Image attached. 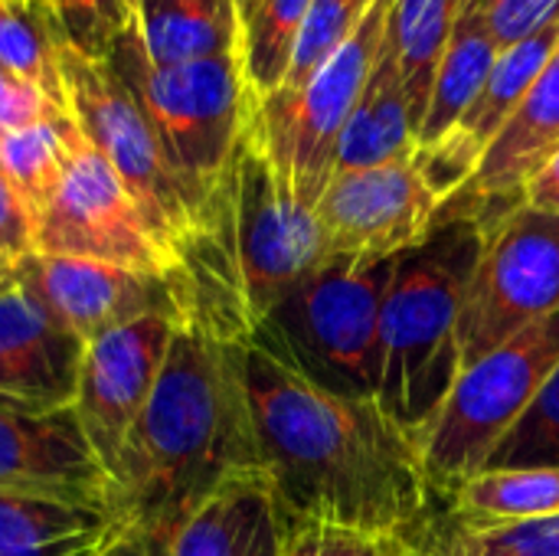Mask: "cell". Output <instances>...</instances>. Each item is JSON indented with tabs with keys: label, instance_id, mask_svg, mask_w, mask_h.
<instances>
[{
	"label": "cell",
	"instance_id": "cell-42",
	"mask_svg": "<svg viewBox=\"0 0 559 556\" xmlns=\"http://www.w3.org/2000/svg\"><path fill=\"white\" fill-rule=\"evenodd\" d=\"M26 3H33L36 10H43V13H52V16H56V0H26Z\"/></svg>",
	"mask_w": 559,
	"mask_h": 556
},
{
	"label": "cell",
	"instance_id": "cell-15",
	"mask_svg": "<svg viewBox=\"0 0 559 556\" xmlns=\"http://www.w3.org/2000/svg\"><path fill=\"white\" fill-rule=\"evenodd\" d=\"M0 492L118 508V485L72 406L0 400Z\"/></svg>",
	"mask_w": 559,
	"mask_h": 556
},
{
	"label": "cell",
	"instance_id": "cell-43",
	"mask_svg": "<svg viewBox=\"0 0 559 556\" xmlns=\"http://www.w3.org/2000/svg\"><path fill=\"white\" fill-rule=\"evenodd\" d=\"M491 0H465V13H481Z\"/></svg>",
	"mask_w": 559,
	"mask_h": 556
},
{
	"label": "cell",
	"instance_id": "cell-44",
	"mask_svg": "<svg viewBox=\"0 0 559 556\" xmlns=\"http://www.w3.org/2000/svg\"><path fill=\"white\" fill-rule=\"evenodd\" d=\"M255 7V0H239V16H246Z\"/></svg>",
	"mask_w": 559,
	"mask_h": 556
},
{
	"label": "cell",
	"instance_id": "cell-37",
	"mask_svg": "<svg viewBox=\"0 0 559 556\" xmlns=\"http://www.w3.org/2000/svg\"><path fill=\"white\" fill-rule=\"evenodd\" d=\"M521 203H527L534 210L559 213V147L547 157V164L524 184Z\"/></svg>",
	"mask_w": 559,
	"mask_h": 556
},
{
	"label": "cell",
	"instance_id": "cell-41",
	"mask_svg": "<svg viewBox=\"0 0 559 556\" xmlns=\"http://www.w3.org/2000/svg\"><path fill=\"white\" fill-rule=\"evenodd\" d=\"M16 288V259L0 256V295Z\"/></svg>",
	"mask_w": 559,
	"mask_h": 556
},
{
	"label": "cell",
	"instance_id": "cell-21",
	"mask_svg": "<svg viewBox=\"0 0 559 556\" xmlns=\"http://www.w3.org/2000/svg\"><path fill=\"white\" fill-rule=\"evenodd\" d=\"M416 138H419V128L409 111L403 72H400V62L383 36V49H380V56L370 69V79L350 111V121L341 134L334 174L409 161L419 147Z\"/></svg>",
	"mask_w": 559,
	"mask_h": 556
},
{
	"label": "cell",
	"instance_id": "cell-45",
	"mask_svg": "<svg viewBox=\"0 0 559 556\" xmlns=\"http://www.w3.org/2000/svg\"><path fill=\"white\" fill-rule=\"evenodd\" d=\"M406 556H416V554H413V551H409V547H406Z\"/></svg>",
	"mask_w": 559,
	"mask_h": 556
},
{
	"label": "cell",
	"instance_id": "cell-29",
	"mask_svg": "<svg viewBox=\"0 0 559 556\" xmlns=\"http://www.w3.org/2000/svg\"><path fill=\"white\" fill-rule=\"evenodd\" d=\"M373 3L377 0H311V10L295 43L288 75L278 92L295 95L331 59V52H337L354 36V29L364 23Z\"/></svg>",
	"mask_w": 559,
	"mask_h": 556
},
{
	"label": "cell",
	"instance_id": "cell-31",
	"mask_svg": "<svg viewBox=\"0 0 559 556\" xmlns=\"http://www.w3.org/2000/svg\"><path fill=\"white\" fill-rule=\"evenodd\" d=\"M56 20L75 52L102 62L134 26V0H56Z\"/></svg>",
	"mask_w": 559,
	"mask_h": 556
},
{
	"label": "cell",
	"instance_id": "cell-18",
	"mask_svg": "<svg viewBox=\"0 0 559 556\" xmlns=\"http://www.w3.org/2000/svg\"><path fill=\"white\" fill-rule=\"evenodd\" d=\"M85 344L62 331L20 288L0 295V400L72 406Z\"/></svg>",
	"mask_w": 559,
	"mask_h": 556
},
{
	"label": "cell",
	"instance_id": "cell-7",
	"mask_svg": "<svg viewBox=\"0 0 559 556\" xmlns=\"http://www.w3.org/2000/svg\"><path fill=\"white\" fill-rule=\"evenodd\" d=\"M557 367L559 311H554L459 374L439 413L416 436L426 472L442 498L485 469L495 446Z\"/></svg>",
	"mask_w": 559,
	"mask_h": 556
},
{
	"label": "cell",
	"instance_id": "cell-26",
	"mask_svg": "<svg viewBox=\"0 0 559 556\" xmlns=\"http://www.w3.org/2000/svg\"><path fill=\"white\" fill-rule=\"evenodd\" d=\"M82 144L85 134L69 111H56L0 138V167L29 203L33 216L52 203Z\"/></svg>",
	"mask_w": 559,
	"mask_h": 556
},
{
	"label": "cell",
	"instance_id": "cell-19",
	"mask_svg": "<svg viewBox=\"0 0 559 556\" xmlns=\"http://www.w3.org/2000/svg\"><path fill=\"white\" fill-rule=\"evenodd\" d=\"M128 531L118 508L0 492V556H102Z\"/></svg>",
	"mask_w": 559,
	"mask_h": 556
},
{
	"label": "cell",
	"instance_id": "cell-1",
	"mask_svg": "<svg viewBox=\"0 0 559 556\" xmlns=\"http://www.w3.org/2000/svg\"><path fill=\"white\" fill-rule=\"evenodd\" d=\"M239 370L288 537L409 544L439 514L419 442L377 400L328 393L252 338L239 341Z\"/></svg>",
	"mask_w": 559,
	"mask_h": 556
},
{
	"label": "cell",
	"instance_id": "cell-9",
	"mask_svg": "<svg viewBox=\"0 0 559 556\" xmlns=\"http://www.w3.org/2000/svg\"><path fill=\"white\" fill-rule=\"evenodd\" d=\"M229 242L249 331L331 259L314 210L275 174L252 118L229 170Z\"/></svg>",
	"mask_w": 559,
	"mask_h": 556
},
{
	"label": "cell",
	"instance_id": "cell-35",
	"mask_svg": "<svg viewBox=\"0 0 559 556\" xmlns=\"http://www.w3.org/2000/svg\"><path fill=\"white\" fill-rule=\"evenodd\" d=\"M56 111H62V108H56L33 85L20 82L13 72H7L0 66V138L16 131V128L33 125V121H43Z\"/></svg>",
	"mask_w": 559,
	"mask_h": 556
},
{
	"label": "cell",
	"instance_id": "cell-32",
	"mask_svg": "<svg viewBox=\"0 0 559 556\" xmlns=\"http://www.w3.org/2000/svg\"><path fill=\"white\" fill-rule=\"evenodd\" d=\"M455 528H459L465 551L472 556H559V514L540 518V521L481 528V531H472L459 521H455Z\"/></svg>",
	"mask_w": 559,
	"mask_h": 556
},
{
	"label": "cell",
	"instance_id": "cell-27",
	"mask_svg": "<svg viewBox=\"0 0 559 556\" xmlns=\"http://www.w3.org/2000/svg\"><path fill=\"white\" fill-rule=\"evenodd\" d=\"M62 39L66 36L52 13L36 10L26 0H0V66L33 85L56 108L69 111L59 69Z\"/></svg>",
	"mask_w": 559,
	"mask_h": 556
},
{
	"label": "cell",
	"instance_id": "cell-20",
	"mask_svg": "<svg viewBox=\"0 0 559 556\" xmlns=\"http://www.w3.org/2000/svg\"><path fill=\"white\" fill-rule=\"evenodd\" d=\"M288 528L265 478L213 495L177 534L167 556H285Z\"/></svg>",
	"mask_w": 559,
	"mask_h": 556
},
{
	"label": "cell",
	"instance_id": "cell-2",
	"mask_svg": "<svg viewBox=\"0 0 559 556\" xmlns=\"http://www.w3.org/2000/svg\"><path fill=\"white\" fill-rule=\"evenodd\" d=\"M265 478L239 370V341L177 324L160 380L118 469V508L154 556L223 488ZM269 482V478H265Z\"/></svg>",
	"mask_w": 559,
	"mask_h": 556
},
{
	"label": "cell",
	"instance_id": "cell-39",
	"mask_svg": "<svg viewBox=\"0 0 559 556\" xmlns=\"http://www.w3.org/2000/svg\"><path fill=\"white\" fill-rule=\"evenodd\" d=\"M285 556H334L328 534H298L288 541Z\"/></svg>",
	"mask_w": 559,
	"mask_h": 556
},
{
	"label": "cell",
	"instance_id": "cell-11",
	"mask_svg": "<svg viewBox=\"0 0 559 556\" xmlns=\"http://www.w3.org/2000/svg\"><path fill=\"white\" fill-rule=\"evenodd\" d=\"M33 252L95 259L138 272L170 275L180 279L193 295L183 262L160 242L124 184L88 141L79 147L52 203L36 216Z\"/></svg>",
	"mask_w": 559,
	"mask_h": 556
},
{
	"label": "cell",
	"instance_id": "cell-16",
	"mask_svg": "<svg viewBox=\"0 0 559 556\" xmlns=\"http://www.w3.org/2000/svg\"><path fill=\"white\" fill-rule=\"evenodd\" d=\"M559 49V23H550L527 39L508 46L498 52L491 75L465 118L432 147H419L413 154L419 174L436 190V197L445 203L452 193L465 187V180L475 174L481 154L491 147V141L501 134V128L511 121V115L521 108L534 82L540 79L544 66Z\"/></svg>",
	"mask_w": 559,
	"mask_h": 556
},
{
	"label": "cell",
	"instance_id": "cell-3",
	"mask_svg": "<svg viewBox=\"0 0 559 556\" xmlns=\"http://www.w3.org/2000/svg\"><path fill=\"white\" fill-rule=\"evenodd\" d=\"M485 226L475 216L436 229L396 259L380 324L377 403L416 439L462 374L459 315L481 256Z\"/></svg>",
	"mask_w": 559,
	"mask_h": 556
},
{
	"label": "cell",
	"instance_id": "cell-28",
	"mask_svg": "<svg viewBox=\"0 0 559 556\" xmlns=\"http://www.w3.org/2000/svg\"><path fill=\"white\" fill-rule=\"evenodd\" d=\"M308 10L311 0H255V7L242 16L239 59L246 85L255 98H269L282 88Z\"/></svg>",
	"mask_w": 559,
	"mask_h": 556
},
{
	"label": "cell",
	"instance_id": "cell-25",
	"mask_svg": "<svg viewBox=\"0 0 559 556\" xmlns=\"http://www.w3.org/2000/svg\"><path fill=\"white\" fill-rule=\"evenodd\" d=\"M501 46L491 36L481 13H462L452 33V43L442 56V66L436 72V85L429 95L426 118L419 125V147L439 144L472 108L478 92L485 88L491 66L498 59ZM416 147V151H419Z\"/></svg>",
	"mask_w": 559,
	"mask_h": 556
},
{
	"label": "cell",
	"instance_id": "cell-34",
	"mask_svg": "<svg viewBox=\"0 0 559 556\" xmlns=\"http://www.w3.org/2000/svg\"><path fill=\"white\" fill-rule=\"evenodd\" d=\"M36 249V216L0 167V256L23 259Z\"/></svg>",
	"mask_w": 559,
	"mask_h": 556
},
{
	"label": "cell",
	"instance_id": "cell-10",
	"mask_svg": "<svg viewBox=\"0 0 559 556\" xmlns=\"http://www.w3.org/2000/svg\"><path fill=\"white\" fill-rule=\"evenodd\" d=\"M485 226L462 315V370L559 311V213L511 206Z\"/></svg>",
	"mask_w": 559,
	"mask_h": 556
},
{
	"label": "cell",
	"instance_id": "cell-12",
	"mask_svg": "<svg viewBox=\"0 0 559 556\" xmlns=\"http://www.w3.org/2000/svg\"><path fill=\"white\" fill-rule=\"evenodd\" d=\"M16 288L85 347L144 318L197 321V301L180 279L95 259L29 252L16 262Z\"/></svg>",
	"mask_w": 559,
	"mask_h": 556
},
{
	"label": "cell",
	"instance_id": "cell-23",
	"mask_svg": "<svg viewBox=\"0 0 559 556\" xmlns=\"http://www.w3.org/2000/svg\"><path fill=\"white\" fill-rule=\"evenodd\" d=\"M465 0H393L386 13V46L393 49L416 128L426 118L436 72L452 43ZM419 144V141H416Z\"/></svg>",
	"mask_w": 559,
	"mask_h": 556
},
{
	"label": "cell",
	"instance_id": "cell-22",
	"mask_svg": "<svg viewBox=\"0 0 559 556\" xmlns=\"http://www.w3.org/2000/svg\"><path fill=\"white\" fill-rule=\"evenodd\" d=\"M134 33L154 66L239 52V0H138Z\"/></svg>",
	"mask_w": 559,
	"mask_h": 556
},
{
	"label": "cell",
	"instance_id": "cell-46",
	"mask_svg": "<svg viewBox=\"0 0 559 556\" xmlns=\"http://www.w3.org/2000/svg\"><path fill=\"white\" fill-rule=\"evenodd\" d=\"M134 3H138V0H134Z\"/></svg>",
	"mask_w": 559,
	"mask_h": 556
},
{
	"label": "cell",
	"instance_id": "cell-8",
	"mask_svg": "<svg viewBox=\"0 0 559 556\" xmlns=\"http://www.w3.org/2000/svg\"><path fill=\"white\" fill-rule=\"evenodd\" d=\"M393 0H377L354 36L295 92L255 98L252 131L275 174L305 206H318L337 170V144L383 49Z\"/></svg>",
	"mask_w": 559,
	"mask_h": 556
},
{
	"label": "cell",
	"instance_id": "cell-33",
	"mask_svg": "<svg viewBox=\"0 0 559 556\" xmlns=\"http://www.w3.org/2000/svg\"><path fill=\"white\" fill-rule=\"evenodd\" d=\"M491 36L501 49L527 39L531 33L559 23V0H491L481 10Z\"/></svg>",
	"mask_w": 559,
	"mask_h": 556
},
{
	"label": "cell",
	"instance_id": "cell-6",
	"mask_svg": "<svg viewBox=\"0 0 559 556\" xmlns=\"http://www.w3.org/2000/svg\"><path fill=\"white\" fill-rule=\"evenodd\" d=\"M59 69L69 115L75 118L79 131L115 170V177L124 184L151 229L183 262L190 275L193 256L206 242L223 236L206 233L190 190L170 167L144 111L134 105L124 82L105 59H85L66 39L59 46Z\"/></svg>",
	"mask_w": 559,
	"mask_h": 556
},
{
	"label": "cell",
	"instance_id": "cell-5",
	"mask_svg": "<svg viewBox=\"0 0 559 556\" xmlns=\"http://www.w3.org/2000/svg\"><path fill=\"white\" fill-rule=\"evenodd\" d=\"M396 259H328L249 338L328 393L377 400L380 324Z\"/></svg>",
	"mask_w": 559,
	"mask_h": 556
},
{
	"label": "cell",
	"instance_id": "cell-14",
	"mask_svg": "<svg viewBox=\"0 0 559 556\" xmlns=\"http://www.w3.org/2000/svg\"><path fill=\"white\" fill-rule=\"evenodd\" d=\"M174 331L170 318H144L85 347L72 410L115 485L124 446L160 380Z\"/></svg>",
	"mask_w": 559,
	"mask_h": 556
},
{
	"label": "cell",
	"instance_id": "cell-17",
	"mask_svg": "<svg viewBox=\"0 0 559 556\" xmlns=\"http://www.w3.org/2000/svg\"><path fill=\"white\" fill-rule=\"evenodd\" d=\"M559 147V49L544 66L540 79L481 154L475 174L459 193H452L436 223L455 216H475L481 223L498 220L521 203L524 184L547 164Z\"/></svg>",
	"mask_w": 559,
	"mask_h": 556
},
{
	"label": "cell",
	"instance_id": "cell-40",
	"mask_svg": "<svg viewBox=\"0 0 559 556\" xmlns=\"http://www.w3.org/2000/svg\"><path fill=\"white\" fill-rule=\"evenodd\" d=\"M102 556H154L147 547H144V541L134 534V531H128V534H121L108 551Z\"/></svg>",
	"mask_w": 559,
	"mask_h": 556
},
{
	"label": "cell",
	"instance_id": "cell-30",
	"mask_svg": "<svg viewBox=\"0 0 559 556\" xmlns=\"http://www.w3.org/2000/svg\"><path fill=\"white\" fill-rule=\"evenodd\" d=\"M485 469H559V367L495 446Z\"/></svg>",
	"mask_w": 559,
	"mask_h": 556
},
{
	"label": "cell",
	"instance_id": "cell-38",
	"mask_svg": "<svg viewBox=\"0 0 559 556\" xmlns=\"http://www.w3.org/2000/svg\"><path fill=\"white\" fill-rule=\"evenodd\" d=\"M334 556H406L403 541H367V537H344L328 534Z\"/></svg>",
	"mask_w": 559,
	"mask_h": 556
},
{
	"label": "cell",
	"instance_id": "cell-4",
	"mask_svg": "<svg viewBox=\"0 0 559 556\" xmlns=\"http://www.w3.org/2000/svg\"><path fill=\"white\" fill-rule=\"evenodd\" d=\"M105 62L154 128L170 167L190 190L206 233L226 236L229 170L255 108L239 52L154 66L131 26L115 39Z\"/></svg>",
	"mask_w": 559,
	"mask_h": 556
},
{
	"label": "cell",
	"instance_id": "cell-24",
	"mask_svg": "<svg viewBox=\"0 0 559 556\" xmlns=\"http://www.w3.org/2000/svg\"><path fill=\"white\" fill-rule=\"evenodd\" d=\"M459 524L481 531L559 514V469H481L449 495Z\"/></svg>",
	"mask_w": 559,
	"mask_h": 556
},
{
	"label": "cell",
	"instance_id": "cell-36",
	"mask_svg": "<svg viewBox=\"0 0 559 556\" xmlns=\"http://www.w3.org/2000/svg\"><path fill=\"white\" fill-rule=\"evenodd\" d=\"M409 551L416 556H472L465 551V544H462V537H459V528H455V521L442 511V514H436L409 544H406Z\"/></svg>",
	"mask_w": 559,
	"mask_h": 556
},
{
	"label": "cell",
	"instance_id": "cell-13",
	"mask_svg": "<svg viewBox=\"0 0 559 556\" xmlns=\"http://www.w3.org/2000/svg\"><path fill=\"white\" fill-rule=\"evenodd\" d=\"M442 200L416 161L334 174L314 206L331 259H396L432 229Z\"/></svg>",
	"mask_w": 559,
	"mask_h": 556
}]
</instances>
